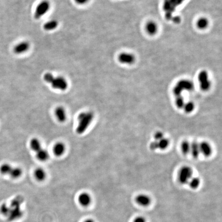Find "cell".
Segmentation results:
<instances>
[{
    "mask_svg": "<svg viewBox=\"0 0 222 222\" xmlns=\"http://www.w3.org/2000/svg\"><path fill=\"white\" fill-rule=\"evenodd\" d=\"M51 7L50 2L47 0H44L41 2L37 6L35 10L34 17L36 19H39L42 18L45 14L48 12Z\"/></svg>",
    "mask_w": 222,
    "mask_h": 222,
    "instance_id": "obj_6",
    "label": "cell"
},
{
    "mask_svg": "<svg viewBox=\"0 0 222 222\" xmlns=\"http://www.w3.org/2000/svg\"><path fill=\"white\" fill-rule=\"evenodd\" d=\"M191 144L188 141H184L182 143L181 149L184 154H187L190 152Z\"/></svg>",
    "mask_w": 222,
    "mask_h": 222,
    "instance_id": "obj_25",
    "label": "cell"
},
{
    "mask_svg": "<svg viewBox=\"0 0 222 222\" xmlns=\"http://www.w3.org/2000/svg\"><path fill=\"white\" fill-rule=\"evenodd\" d=\"M209 25L208 20L206 18H201L198 20L197 23V27L200 29H205Z\"/></svg>",
    "mask_w": 222,
    "mask_h": 222,
    "instance_id": "obj_22",
    "label": "cell"
},
{
    "mask_svg": "<svg viewBox=\"0 0 222 222\" xmlns=\"http://www.w3.org/2000/svg\"><path fill=\"white\" fill-rule=\"evenodd\" d=\"M9 219L10 220H14L16 219L17 218H19L22 215V212L21 210H20L18 207H16L15 209L10 210L9 212Z\"/></svg>",
    "mask_w": 222,
    "mask_h": 222,
    "instance_id": "obj_21",
    "label": "cell"
},
{
    "mask_svg": "<svg viewBox=\"0 0 222 222\" xmlns=\"http://www.w3.org/2000/svg\"><path fill=\"white\" fill-rule=\"evenodd\" d=\"M29 42H22L17 44L14 48V52L17 54H21L26 52L29 48Z\"/></svg>",
    "mask_w": 222,
    "mask_h": 222,
    "instance_id": "obj_13",
    "label": "cell"
},
{
    "mask_svg": "<svg viewBox=\"0 0 222 222\" xmlns=\"http://www.w3.org/2000/svg\"><path fill=\"white\" fill-rule=\"evenodd\" d=\"M136 201L140 205L147 206L151 203V198L146 194H140L136 198Z\"/></svg>",
    "mask_w": 222,
    "mask_h": 222,
    "instance_id": "obj_15",
    "label": "cell"
},
{
    "mask_svg": "<svg viewBox=\"0 0 222 222\" xmlns=\"http://www.w3.org/2000/svg\"><path fill=\"white\" fill-rule=\"evenodd\" d=\"M0 172L3 175H9L12 179H18L22 174V170L19 167L12 166L8 164H4L0 166Z\"/></svg>",
    "mask_w": 222,
    "mask_h": 222,
    "instance_id": "obj_5",
    "label": "cell"
},
{
    "mask_svg": "<svg viewBox=\"0 0 222 222\" xmlns=\"http://www.w3.org/2000/svg\"><path fill=\"white\" fill-rule=\"evenodd\" d=\"M89 0H75V2L79 5L85 4L87 3Z\"/></svg>",
    "mask_w": 222,
    "mask_h": 222,
    "instance_id": "obj_32",
    "label": "cell"
},
{
    "mask_svg": "<svg viewBox=\"0 0 222 222\" xmlns=\"http://www.w3.org/2000/svg\"><path fill=\"white\" fill-rule=\"evenodd\" d=\"M78 202L83 207L89 206L92 202V197L87 192H82L78 197Z\"/></svg>",
    "mask_w": 222,
    "mask_h": 222,
    "instance_id": "obj_10",
    "label": "cell"
},
{
    "mask_svg": "<svg viewBox=\"0 0 222 222\" xmlns=\"http://www.w3.org/2000/svg\"><path fill=\"white\" fill-rule=\"evenodd\" d=\"M190 152L194 158H198L201 153L199 144L196 141H194L192 144H191Z\"/></svg>",
    "mask_w": 222,
    "mask_h": 222,
    "instance_id": "obj_18",
    "label": "cell"
},
{
    "mask_svg": "<svg viewBox=\"0 0 222 222\" xmlns=\"http://www.w3.org/2000/svg\"><path fill=\"white\" fill-rule=\"evenodd\" d=\"M146 30L149 35H154L158 32V25L154 21H149L146 24Z\"/></svg>",
    "mask_w": 222,
    "mask_h": 222,
    "instance_id": "obj_17",
    "label": "cell"
},
{
    "mask_svg": "<svg viewBox=\"0 0 222 222\" xmlns=\"http://www.w3.org/2000/svg\"><path fill=\"white\" fill-rule=\"evenodd\" d=\"M65 149V144L61 142H58L54 146L53 152L56 156H60L64 153Z\"/></svg>",
    "mask_w": 222,
    "mask_h": 222,
    "instance_id": "obj_16",
    "label": "cell"
},
{
    "mask_svg": "<svg viewBox=\"0 0 222 222\" xmlns=\"http://www.w3.org/2000/svg\"><path fill=\"white\" fill-rule=\"evenodd\" d=\"M176 85L180 87L183 91L185 90L188 91H192L194 87L193 83L192 82V81L185 79L181 80L180 81H179Z\"/></svg>",
    "mask_w": 222,
    "mask_h": 222,
    "instance_id": "obj_12",
    "label": "cell"
},
{
    "mask_svg": "<svg viewBox=\"0 0 222 222\" xmlns=\"http://www.w3.org/2000/svg\"><path fill=\"white\" fill-rule=\"evenodd\" d=\"M83 222H95V221L92 219H88L85 220Z\"/></svg>",
    "mask_w": 222,
    "mask_h": 222,
    "instance_id": "obj_33",
    "label": "cell"
},
{
    "mask_svg": "<svg viewBox=\"0 0 222 222\" xmlns=\"http://www.w3.org/2000/svg\"><path fill=\"white\" fill-rule=\"evenodd\" d=\"M119 61L125 64L130 65L134 63L135 57L134 55L128 53H121L118 55Z\"/></svg>",
    "mask_w": 222,
    "mask_h": 222,
    "instance_id": "obj_9",
    "label": "cell"
},
{
    "mask_svg": "<svg viewBox=\"0 0 222 222\" xmlns=\"http://www.w3.org/2000/svg\"><path fill=\"white\" fill-rule=\"evenodd\" d=\"M201 89L204 91L209 90L211 87V83L209 79L208 74L205 71H202L199 73L198 76Z\"/></svg>",
    "mask_w": 222,
    "mask_h": 222,
    "instance_id": "obj_8",
    "label": "cell"
},
{
    "mask_svg": "<svg viewBox=\"0 0 222 222\" xmlns=\"http://www.w3.org/2000/svg\"><path fill=\"white\" fill-rule=\"evenodd\" d=\"M185 101L184 98L181 96H177L176 98L175 104L176 107L179 109H183L185 105Z\"/></svg>",
    "mask_w": 222,
    "mask_h": 222,
    "instance_id": "obj_27",
    "label": "cell"
},
{
    "mask_svg": "<svg viewBox=\"0 0 222 222\" xmlns=\"http://www.w3.org/2000/svg\"><path fill=\"white\" fill-rule=\"evenodd\" d=\"M158 147L161 150H165L169 145V140L166 138H163L158 141Z\"/></svg>",
    "mask_w": 222,
    "mask_h": 222,
    "instance_id": "obj_23",
    "label": "cell"
},
{
    "mask_svg": "<svg viewBox=\"0 0 222 222\" xmlns=\"http://www.w3.org/2000/svg\"><path fill=\"white\" fill-rule=\"evenodd\" d=\"M34 175L36 179L39 181H43L47 177V174L44 170L42 168H37L34 172Z\"/></svg>",
    "mask_w": 222,
    "mask_h": 222,
    "instance_id": "obj_19",
    "label": "cell"
},
{
    "mask_svg": "<svg viewBox=\"0 0 222 222\" xmlns=\"http://www.w3.org/2000/svg\"><path fill=\"white\" fill-rule=\"evenodd\" d=\"M55 117L59 122H63L66 120V112L63 107L60 106L57 107V108L55 109Z\"/></svg>",
    "mask_w": 222,
    "mask_h": 222,
    "instance_id": "obj_14",
    "label": "cell"
},
{
    "mask_svg": "<svg viewBox=\"0 0 222 222\" xmlns=\"http://www.w3.org/2000/svg\"><path fill=\"white\" fill-rule=\"evenodd\" d=\"M150 148L151 149V150H153V151L158 149V141L155 140L154 141L152 142L150 144Z\"/></svg>",
    "mask_w": 222,
    "mask_h": 222,
    "instance_id": "obj_30",
    "label": "cell"
},
{
    "mask_svg": "<svg viewBox=\"0 0 222 222\" xmlns=\"http://www.w3.org/2000/svg\"><path fill=\"white\" fill-rule=\"evenodd\" d=\"M10 210L11 209L6 205V204H3L1 207V211L2 213H3V215H9Z\"/></svg>",
    "mask_w": 222,
    "mask_h": 222,
    "instance_id": "obj_28",
    "label": "cell"
},
{
    "mask_svg": "<svg viewBox=\"0 0 222 222\" xmlns=\"http://www.w3.org/2000/svg\"><path fill=\"white\" fill-rule=\"evenodd\" d=\"M154 139L156 141H158L159 140H161V139L164 138V134L162 132H157L155 133L154 135Z\"/></svg>",
    "mask_w": 222,
    "mask_h": 222,
    "instance_id": "obj_29",
    "label": "cell"
},
{
    "mask_svg": "<svg viewBox=\"0 0 222 222\" xmlns=\"http://www.w3.org/2000/svg\"><path fill=\"white\" fill-rule=\"evenodd\" d=\"M200 153H202L206 157H209L212 152V148L210 144L207 142L203 141L199 144Z\"/></svg>",
    "mask_w": 222,
    "mask_h": 222,
    "instance_id": "obj_11",
    "label": "cell"
},
{
    "mask_svg": "<svg viewBox=\"0 0 222 222\" xmlns=\"http://www.w3.org/2000/svg\"><path fill=\"white\" fill-rule=\"evenodd\" d=\"M133 222H146V220L144 217L138 216L135 218Z\"/></svg>",
    "mask_w": 222,
    "mask_h": 222,
    "instance_id": "obj_31",
    "label": "cell"
},
{
    "mask_svg": "<svg viewBox=\"0 0 222 222\" xmlns=\"http://www.w3.org/2000/svg\"><path fill=\"white\" fill-rule=\"evenodd\" d=\"M192 170L190 167L184 166L180 168L178 175L179 182L182 184L188 183L189 180L192 178Z\"/></svg>",
    "mask_w": 222,
    "mask_h": 222,
    "instance_id": "obj_7",
    "label": "cell"
},
{
    "mask_svg": "<svg viewBox=\"0 0 222 222\" xmlns=\"http://www.w3.org/2000/svg\"><path fill=\"white\" fill-rule=\"evenodd\" d=\"M184 1L185 0H165L163 9L166 13V18L168 20H171L176 7L181 5Z\"/></svg>",
    "mask_w": 222,
    "mask_h": 222,
    "instance_id": "obj_4",
    "label": "cell"
},
{
    "mask_svg": "<svg viewBox=\"0 0 222 222\" xmlns=\"http://www.w3.org/2000/svg\"><path fill=\"white\" fill-rule=\"evenodd\" d=\"M201 181L199 178L197 177H192L190 180L188 184L192 189H197L200 186Z\"/></svg>",
    "mask_w": 222,
    "mask_h": 222,
    "instance_id": "obj_24",
    "label": "cell"
},
{
    "mask_svg": "<svg viewBox=\"0 0 222 222\" xmlns=\"http://www.w3.org/2000/svg\"><path fill=\"white\" fill-rule=\"evenodd\" d=\"M94 115L91 111H86L79 114L78 117V124L76 131L78 134L86 132L93 122Z\"/></svg>",
    "mask_w": 222,
    "mask_h": 222,
    "instance_id": "obj_1",
    "label": "cell"
},
{
    "mask_svg": "<svg viewBox=\"0 0 222 222\" xmlns=\"http://www.w3.org/2000/svg\"><path fill=\"white\" fill-rule=\"evenodd\" d=\"M30 148L35 152L37 158L39 161H46L49 158V154L47 150L42 147L40 141L36 138L32 139L30 141Z\"/></svg>",
    "mask_w": 222,
    "mask_h": 222,
    "instance_id": "obj_3",
    "label": "cell"
},
{
    "mask_svg": "<svg viewBox=\"0 0 222 222\" xmlns=\"http://www.w3.org/2000/svg\"><path fill=\"white\" fill-rule=\"evenodd\" d=\"M194 108H195L194 104L193 102H191V101L185 103L183 108L185 112L187 113H190L192 112L194 110Z\"/></svg>",
    "mask_w": 222,
    "mask_h": 222,
    "instance_id": "obj_26",
    "label": "cell"
},
{
    "mask_svg": "<svg viewBox=\"0 0 222 222\" xmlns=\"http://www.w3.org/2000/svg\"><path fill=\"white\" fill-rule=\"evenodd\" d=\"M58 25V22L55 20H51L46 23L44 25V29L45 30L50 31V30H54L57 28Z\"/></svg>",
    "mask_w": 222,
    "mask_h": 222,
    "instance_id": "obj_20",
    "label": "cell"
},
{
    "mask_svg": "<svg viewBox=\"0 0 222 222\" xmlns=\"http://www.w3.org/2000/svg\"><path fill=\"white\" fill-rule=\"evenodd\" d=\"M43 78L45 82L51 84L54 89L63 91L68 88V82L63 77H55L51 73H48L44 75Z\"/></svg>",
    "mask_w": 222,
    "mask_h": 222,
    "instance_id": "obj_2",
    "label": "cell"
}]
</instances>
